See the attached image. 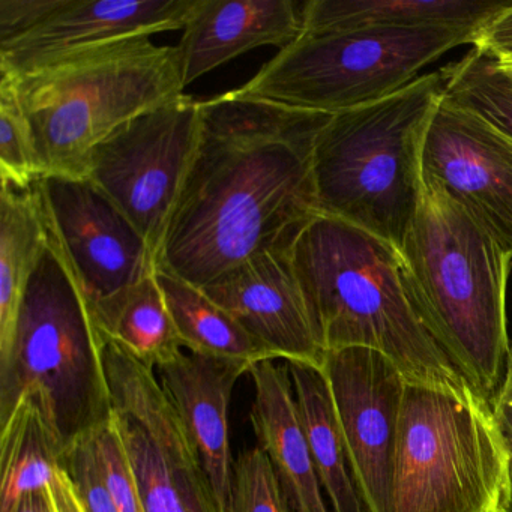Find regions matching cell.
Segmentation results:
<instances>
[{"label":"cell","mask_w":512,"mask_h":512,"mask_svg":"<svg viewBox=\"0 0 512 512\" xmlns=\"http://www.w3.org/2000/svg\"><path fill=\"white\" fill-rule=\"evenodd\" d=\"M299 0H197L176 46L184 88L259 47L281 50L304 34Z\"/></svg>","instance_id":"obj_17"},{"label":"cell","mask_w":512,"mask_h":512,"mask_svg":"<svg viewBox=\"0 0 512 512\" xmlns=\"http://www.w3.org/2000/svg\"><path fill=\"white\" fill-rule=\"evenodd\" d=\"M476 32L460 28H365L304 34L236 89L251 100L335 113L389 97Z\"/></svg>","instance_id":"obj_8"},{"label":"cell","mask_w":512,"mask_h":512,"mask_svg":"<svg viewBox=\"0 0 512 512\" xmlns=\"http://www.w3.org/2000/svg\"><path fill=\"white\" fill-rule=\"evenodd\" d=\"M508 4L487 0H307L302 17L304 34L310 35L365 28L479 31Z\"/></svg>","instance_id":"obj_19"},{"label":"cell","mask_w":512,"mask_h":512,"mask_svg":"<svg viewBox=\"0 0 512 512\" xmlns=\"http://www.w3.org/2000/svg\"><path fill=\"white\" fill-rule=\"evenodd\" d=\"M95 433L71 443L62 455V469L70 476L86 512H119L104 475Z\"/></svg>","instance_id":"obj_28"},{"label":"cell","mask_w":512,"mask_h":512,"mask_svg":"<svg viewBox=\"0 0 512 512\" xmlns=\"http://www.w3.org/2000/svg\"><path fill=\"white\" fill-rule=\"evenodd\" d=\"M497 67H499V70L502 71V73L505 74V76L508 77V79L512 82V65H505V67H500V65H497Z\"/></svg>","instance_id":"obj_35"},{"label":"cell","mask_w":512,"mask_h":512,"mask_svg":"<svg viewBox=\"0 0 512 512\" xmlns=\"http://www.w3.org/2000/svg\"><path fill=\"white\" fill-rule=\"evenodd\" d=\"M320 484L334 512H367L350 470L334 400L322 368L286 362Z\"/></svg>","instance_id":"obj_20"},{"label":"cell","mask_w":512,"mask_h":512,"mask_svg":"<svg viewBox=\"0 0 512 512\" xmlns=\"http://www.w3.org/2000/svg\"><path fill=\"white\" fill-rule=\"evenodd\" d=\"M10 512H55L52 499H50L49 487L46 490L25 494Z\"/></svg>","instance_id":"obj_34"},{"label":"cell","mask_w":512,"mask_h":512,"mask_svg":"<svg viewBox=\"0 0 512 512\" xmlns=\"http://www.w3.org/2000/svg\"><path fill=\"white\" fill-rule=\"evenodd\" d=\"M50 499L55 512H86L77 496L76 488L71 482L62 466H59L58 473L52 484L49 485Z\"/></svg>","instance_id":"obj_33"},{"label":"cell","mask_w":512,"mask_h":512,"mask_svg":"<svg viewBox=\"0 0 512 512\" xmlns=\"http://www.w3.org/2000/svg\"><path fill=\"white\" fill-rule=\"evenodd\" d=\"M262 359L248 374L254 383L250 419L257 446L268 455L293 512H329L299 418L286 362Z\"/></svg>","instance_id":"obj_18"},{"label":"cell","mask_w":512,"mask_h":512,"mask_svg":"<svg viewBox=\"0 0 512 512\" xmlns=\"http://www.w3.org/2000/svg\"><path fill=\"white\" fill-rule=\"evenodd\" d=\"M37 182L29 187H20L13 182L2 181L0 352L7 349L13 337L23 292L49 235Z\"/></svg>","instance_id":"obj_21"},{"label":"cell","mask_w":512,"mask_h":512,"mask_svg":"<svg viewBox=\"0 0 512 512\" xmlns=\"http://www.w3.org/2000/svg\"><path fill=\"white\" fill-rule=\"evenodd\" d=\"M47 223L100 326L125 296L157 271V254L134 224L86 178L37 182Z\"/></svg>","instance_id":"obj_10"},{"label":"cell","mask_w":512,"mask_h":512,"mask_svg":"<svg viewBox=\"0 0 512 512\" xmlns=\"http://www.w3.org/2000/svg\"><path fill=\"white\" fill-rule=\"evenodd\" d=\"M95 445L103 464L107 484L115 499L119 512H146L137 487L136 476L130 458L125 451L121 434L115 419H109L103 427L95 431Z\"/></svg>","instance_id":"obj_29"},{"label":"cell","mask_w":512,"mask_h":512,"mask_svg":"<svg viewBox=\"0 0 512 512\" xmlns=\"http://www.w3.org/2000/svg\"><path fill=\"white\" fill-rule=\"evenodd\" d=\"M197 0H65L43 25L0 47V73L23 74L113 41L184 31Z\"/></svg>","instance_id":"obj_15"},{"label":"cell","mask_w":512,"mask_h":512,"mask_svg":"<svg viewBox=\"0 0 512 512\" xmlns=\"http://www.w3.org/2000/svg\"><path fill=\"white\" fill-rule=\"evenodd\" d=\"M11 79L44 175L83 178L92 149L131 119L184 95L176 47L125 38Z\"/></svg>","instance_id":"obj_5"},{"label":"cell","mask_w":512,"mask_h":512,"mask_svg":"<svg viewBox=\"0 0 512 512\" xmlns=\"http://www.w3.org/2000/svg\"><path fill=\"white\" fill-rule=\"evenodd\" d=\"M322 371L365 511L391 512L406 379L391 359L365 347L326 352Z\"/></svg>","instance_id":"obj_12"},{"label":"cell","mask_w":512,"mask_h":512,"mask_svg":"<svg viewBox=\"0 0 512 512\" xmlns=\"http://www.w3.org/2000/svg\"><path fill=\"white\" fill-rule=\"evenodd\" d=\"M443 95L442 70L374 103L331 115L317 134V212L400 248L418 208L422 145Z\"/></svg>","instance_id":"obj_6"},{"label":"cell","mask_w":512,"mask_h":512,"mask_svg":"<svg viewBox=\"0 0 512 512\" xmlns=\"http://www.w3.org/2000/svg\"><path fill=\"white\" fill-rule=\"evenodd\" d=\"M200 101L154 107L98 143L85 176L145 236L155 254L184 187L200 136Z\"/></svg>","instance_id":"obj_9"},{"label":"cell","mask_w":512,"mask_h":512,"mask_svg":"<svg viewBox=\"0 0 512 512\" xmlns=\"http://www.w3.org/2000/svg\"><path fill=\"white\" fill-rule=\"evenodd\" d=\"M113 419L146 512H218L190 434L154 371L113 386Z\"/></svg>","instance_id":"obj_11"},{"label":"cell","mask_w":512,"mask_h":512,"mask_svg":"<svg viewBox=\"0 0 512 512\" xmlns=\"http://www.w3.org/2000/svg\"><path fill=\"white\" fill-rule=\"evenodd\" d=\"M508 457L473 389L406 383L391 512H505Z\"/></svg>","instance_id":"obj_7"},{"label":"cell","mask_w":512,"mask_h":512,"mask_svg":"<svg viewBox=\"0 0 512 512\" xmlns=\"http://www.w3.org/2000/svg\"><path fill=\"white\" fill-rule=\"evenodd\" d=\"M23 397L37 401L67 446L113 415L103 334L50 227L0 352V424Z\"/></svg>","instance_id":"obj_4"},{"label":"cell","mask_w":512,"mask_h":512,"mask_svg":"<svg viewBox=\"0 0 512 512\" xmlns=\"http://www.w3.org/2000/svg\"><path fill=\"white\" fill-rule=\"evenodd\" d=\"M98 328L154 370L184 352L155 274L137 284Z\"/></svg>","instance_id":"obj_24"},{"label":"cell","mask_w":512,"mask_h":512,"mask_svg":"<svg viewBox=\"0 0 512 512\" xmlns=\"http://www.w3.org/2000/svg\"><path fill=\"white\" fill-rule=\"evenodd\" d=\"M491 410L508 457V499L505 512H512V347L505 380L491 404Z\"/></svg>","instance_id":"obj_32"},{"label":"cell","mask_w":512,"mask_h":512,"mask_svg":"<svg viewBox=\"0 0 512 512\" xmlns=\"http://www.w3.org/2000/svg\"><path fill=\"white\" fill-rule=\"evenodd\" d=\"M155 278L184 350L250 364L274 359L202 289L160 269L155 271Z\"/></svg>","instance_id":"obj_23"},{"label":"cell","mask_w":512,"mask_h":512,"mask_svg":"<svg viewBox=\"0 0 512 512\" xmlns=\"http://www.w3.org/2000/svg\"><path fill=\"white\" fill-rule=\"evenodd\" d=\"M292 238L254 254L202 290L272 358L322 368L326 352L293 271Z\"/></svg>","instance_id":"obj_14"},{"label":"cell","mask_w":512,"mask_h":512,"mask_svg":"<svg viewBox=\"0 0 512 512\" xmlns=\"http://www.w3.org/2000/svg\"><path fill=\"white\" fill-rule=\"evenodd\" d=\"M254 364L184 350L157 368L161 386L199 454L218 512H229L233 461L229 409L236 382Z\"/></svg>","instance_id":"obj_16"},{"label":"cell","mask_w":512,"mask_h":512,"mask_svg":"<svg viewBox=\"0 0 512 512\" xmlns=\"http://www.w3.org/2000/svg\"><path fill=\"white\" fill-rule=\"evenodd\" d=\"M67 445L32 397L17 401L0 424V512H10L25 494L46 490Z\"/></svg>","instance_id":"obj_22"},{"label":"cell","mask_w":512,"mask_h":512,"mask_svg":"<svg viewBox=\"0 0 512 512\" xmlns=\"http://www.w3.org/2000/svg\"><path fill=\"white\" fill-rule=\"evenodd\" d=\"M443 92L512 139V82L493 59L472 47L455 64L442 68Z\"/></svg>","instance_id":"obj_25"},{"label":"cell","mask_w":512,"mask_h":512,"mask_svg":"<svg viewBox=\"0 0 512 512\" xmlns=\"http://www.w3.org/2000/svg\"><path fill=\"white\" fill-rule=\"evenodd\" d=\"M289 253L325 352L377 350L394 362L407 383L472 389L422 323L394 245L346 221L316 214L299 227Z\"/></svg>","instance_id":"obj_2"},{"label":"cell","mask_w":512,"mask_h":512,"mask_svg":"<svg viewBox=\"0 0 512 512\" xmlns=\"http://www.w3.org/2000/svg\"><path fill=\"white\" fill-rule=\"evenodd\" d=\"M331 115L230 91L200 101V136L157 269L208 286L317 212L313 149Z\"/></svg>","instance_id":"obj_1"},{"label":"cell","mask_w":512,"mask_h":512,"mask_svg":"<svg viewBox=\"0 0 512 512\" xmlns=\"http://www.w3.org/2000/svg\"><path fill=\"white\" fill-rule=\"evenodd\" d=\"M422 173L512 257V139L443 92L422 145Z\"/></svg>","instance_id":"obj_13"},{"label":"cell","mask_w":512,"mask_h":512,"mask_svg":"<svg viewBox=\"0 0 512 512\" xmlns=\"http://www.w3.org/2000/svg\"><path fill=\"white\" fill-rule=\"evenodd\" d=\"M229 512H293L268 455L256 446L233 464Z\"/></svg>","instance_id":"obj_27"},{"label":"cell","mask_w":512,"mask_h":512,"mask_svg":"<svg viewBox=\"0 0 512 512\" xmlns=\"http://www.w3.org/2000/svg\"><path fill=\"white\" fill-rule=\"evenodd\" d=\"M398 254L425 328L491 406L511 356L506 293L512 257L424 173Z\"/></svg>","instance_id":"obj_3"},{"label":"cell","mask_w":512,"mask_h":512,"mask_svg":"<svg viewBox=\"0 0 512 512\" xmlns=\"http://www.w3.org/2000/svg\"><path fill=\"white\" fill-rule=\"evenodd\" d=\"M472 47L500 67L512 65V2L476 32Z\"/></svg>","instance_id":"obj_31"},{"label":"cell","mask_w":512,"mask_h":512,"mask_svg":"<svg viewBox=\"0 0 512 512\" xmlns=\"http://www.w3.org/2000/svg\"><path fill=\"white\" fill-rule=\"evenodd\" d=\"M0 173L20 187L44 176L31 127L10 77L0 74Z\"/></svg>","instance_id":"obj_26"},{"label":"cell","mask_w":512,"mask_h":512,"mask_svg":"<svg viewBox=\"0 0 512 512\" xmlns=\"http://www.w3.org/2000/svg\"><path fill=\"white\" fill-rule=\"evenodd\" d=\"M65 0H0V47H7L43 25Z\"/></svg>","instance_id":"obj_30"}]
</instances>
